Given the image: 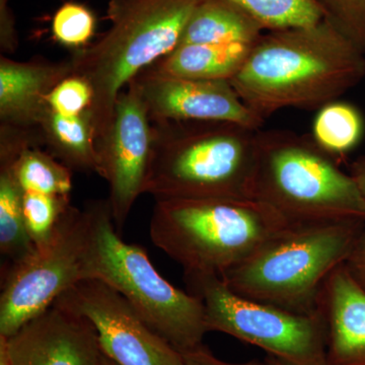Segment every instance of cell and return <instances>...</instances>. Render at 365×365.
I'll return each instance as SVG.
<instances>
[{
  "label": "cell",
  "mask_w": 365,
  "mask_h": 365,
  "mask_svg": "<svg viewBox=\"0 0 365 365\" xmlns=\"http://www.w3.org/2000/svg\"><path fill=\"white\" fill-rule=\"evenodd\" d=\"M244 9L265 31L309 26L323 20L314 0H227Z\"/></svg>",
  "instance_id": "obj_22"
},
{
  "label": "cell",
  "mask_w": 365,
  "mask_h": 365,
  "mask_svg": "<svg viewBox=\"0 0 365 365\" xmlns=\"http://www.w3.org/2000/svg\"><path fill=\"white\" fill-rule=\"evenodd\" d=\"M73 74L71 59L16 61L0 57V127L40 133L48 97Z\"/></svg>",
  "instance_id": "obj_14"
},
{
  "label": "cell",
  "mask_w": 365,
  "mask_h": 365,
  "mask_svg": "<svg viewBox=\"0 0 365 365\" xmlns=\"http://www.w3.org/2000/svg\"><path fill=\"white\" fill-rule=\"evenodd\" d=\"M55 302L91 322L103 354L117 365H185L182 352L103 281H79Z\"/></svg>",
  "instance_id": "obj_10"
},
{
  "label": "cell",
  "mask_w": 365,
  "mask_h": 365,
  "mask_svg": "<svg viewBox=\"0 0 365 365\" xmlns=\"http://www.w3.org/2000/svg\"><path fill=\"white\" fill-rule=\"evenodd\" d=\"M185 365H261L260 361H249L245 364H232L223 361L212 354L205 346L200 345L189 351L182 353Z\"/></svg>",
  "instance_id": "obj_29"
},
{
  "label": "cell",
  "mask_w": 365,
  "mask_h": 365,
  "mask_svg": "<svg viewBox=\"0 0 365 365\" xmlns=\"http://www.w3.org/2000/svg\"><path fill=\"white\" fill-rule=\"evenodd\" d=\"M132 81L151 121H225L255 130L265 123L242 102L230 81L170 78L148 69Z\"/></svg>",
  "instance_id": "obj_12"
},
{
  "label": "cell",
  "mask_w": 365,
  "mask_h": 365,
  "mask_svg": "<svg viewBox=\"0 0 365 365\" xmlns=\"http://www.w3.org/2000/svg\"><path fill=\"white\" fill-rule=\"evenodd\" d=\"M364 131V117L359 110L354 105L337 100L319 109L312 136L338 160L359 145Z\"/></svg>",
  "instance_id": "obj_20"
},
{
  "label": "cell",
  "mask_w": 365,
  "mask_h": 365,
  "mask_svg": "<svg viewBox=\"0 0 365 365\" xmlns=\"http://www.w3.org/2000/svg\"><path fill=\"white\" fill-rule=\"evenodd\" d=\"M0 365H11L9 338L2 335H0Z\"/></svg>",
  "instance_id": "obj_31"
},
{
  "label": "cell",
  "mask_w": 365,
  "mask_h": 365,
  "mask_svg": "<svg viewBox=\"0 0 365 365\" xmlns=\"http://www.w3.org/2000/svg\"><path fill=\"white\" fill-rule=\"evenodd\" d=\"M97 150L98 175L109 186L108 201L119 232L144 194L153 153V125L135 81L118 96L111 124Z\"/></svg>",
  "instance_id": "obj_11"
},
{
  "label": "cell",
  "mask_w": 365,
  "mask_h": 365,
  "mask_svg": "<svg viewBox=\"0 0 365 365\" xmlns=\"http://www.w3.org/2000/svg\"><path fill=\"white\" fill-rule=\"evenodd\" d=\"M93 98L88 81L81 76H72L62 81L48 97L50 110L63 116H76L86 111Z\"/></svg>",
  "instance_id": "obj_26"
},
{
  "label": "cell",
  "mask_w": 365,
  "mask_h": 365,
  "mask_svg": "<svg viewBox=\"0 0 365 365\" xmlns=\"http://www.w3.org/2000/svg\"><path fill=\"white\" fill-rule=\"evenodd\" d=\"M86 206L91 225L88 279L103 281L123 295L141 318L180 352L202 345L207 329L201 300L165 280L145 250L121 239L108 199Z\"/></svg>",
  "instance_id": "obj_7"
},
{
  "label": "cell",
  "mask_w": 365,
  "mask_h": 365,
  "mask_svg": "<svg viewBox=\"0 0 365 365\" xmlns=\"http://www.w3.org/2000/svg\"><path fill=\"white\" fill-rule=\"evenodd\" d=\"M353 279L365 290V230L355 242L354 248L344 263Z\"/></svg>",
  "instance_id": "obj_28"
},
{
  "label": "cell",
  "mask_w": 365,
  "mask_h": 365,
  "mask_svg": "<svg viewBox=\"0 0 365 365\" xmlns=\"http://www.w3.org/2000/svg\"><path fill=\"white\" fill-rule=\"evenodd\" d=\"M261 365H288L287 364H284V362L280 361V360L274 359V357L270 356V355H268L267 357H266L265 359L262 360L260 361Z\"/></svg>",
  "instance_id": "obj_32"
},
{
  "label": "cell",
  "mask_w": 365,
  "mask_h": 365,
  "mask_svg": "<svg viewBox=\"0 0 365 365\" xmlns=\"http://www.w3.org/2000/svg\"><path fill=\"white\" fill-rule=\"evenodd\" d=\"M25 191L11 167L0 165V253L6 264L2 274L25 262L36 252L24 216Z\"/></svg>",
  "instance_id": "obj_19"
},
{
  "label": "cell",
  "mask_w": 365,
  "mask_h": 365,
  "mask_svg": "<svg viewBox=\"0 0 365 365\" xmlns=\"http://www.w3.org/2000/svg\"><path fill=\"white\" fill-rule=\"evenodd\" d=\"M266 32L253 16L227 0H199L180 45L253 44Z\"/></svg>",
  "instance_id": "obj_17"
},
{
  "label": "cell",
  "mask_w": 365,
  "mask_h": 365,
  "mask_svg": "<svg viewBox=\"0 0 365 365\" xmlns=\"http://www.w3.org/2000/svg\"><path fill=\"white\" fill-rule=\"evenodd\" d=\"M199 0H111V26L96 42L72 53L74 76L88 81V112L96 145L111 124L118 96L140 72L180 44Z\"/></svg>",
  "instance_id": "obj_3"
},
{
  "label": "cell",
  "mask_w": 365,
  "mask_h": 365,
  "mask_svg": "<svg viewBox=\"0 0 365 365\" xmlns=\"http://www.w3.org/2000/svg\"><path fill=\"white\" fill-rule=\"evenodd\" d=\"M9 338L11 365H102L96 329L54 302Z\"/></svg>",
  "instance_id": "obj_13"
},
{
  "label": "cell",
  "mask_w": 365,
  "mask_h": 365,
  "mask_svg": "<svg viewBox=\"0 0 365 365\" xmlns=\"http://www.w3.org/2000/svg\"><path fill=\"white\" fill-rule=\"evenodd\" d=\"M39 132L42 148L72 172L98 174L95 130L88 110L76 116H63L49 108Z\"/></svg>",
  "instance_id": "obj_18"
},
{
  "label": "cell",
  "mask_w": 365,
  "mask_h": 365,
  "mask_svg": "<svg viewBox=\"0 0 365 365\" xmlns=\"http://www.w3.org/2000/svg\"><path fill=\"white\" fill-rule=\"evenodd\" d=\"M9 0H0V48L4 53H14L18 49L16 20Z\"/></svg>",
  "instance_id": "obj_27"
},
{
  "label": "cell",
  "mask_w": 365,
  "mask_h": 365,
  "mask_svg": "<svg viewBox=\"0 0 365 365\" xmlns=\"http://www.w3.org/2000/svg\"><path fill=\"white\" fill-rule=\"evenodd\" d=\"M102 365H117V364H115L114 361H112L111 359H108V357L105 356V355H104V357H103V364H102Z\"/></svg>",
  "instance_id": "obj_33"
},
{
  "label": "cell",
  "mask_w": 365,
  "mask_h": 365,
  "mask_svg": "<svg viewBox=\"0 0 365 365\" xmlns=\"http://www.w3.org/2000/svg\"><path fill=\"white\" fill-rule=\"evenodd\" d=\"M96 26L95 14L88 6L78 2H66L53 16V37L60 44L76 51L88 45L95 35Z\"/></svg>",
  "instance_id": "obj_24"
},
{
  "label": "cell",
  "mask_w": 365,
  "mask_h": 365,
  "mask_svg": "<svg viewBox=\"0 0 365 365\" xmlns=\"http://www.w3.org/2000/svg\"><path fill=\"white\" fill-rule=\"evenodd\" d=\"M252 45H180L146 69L170 78L230 81L248 58Z\"/></svg>",
  "instance_id": "obj_16"
},
{
  "label": "cell",
  "mask_w": 365,
  "mask_h": 365,
  "mask_svg": "<svg viewBox=\"0 0 365 365\" xmlns=\"http://www.w3.org/2000/svg\"><path fill=\"white\" fill-rule=\"evenodd\" d=\"M254 199L288 223L365 222V201L351 175L313 136L294 131H258Z\"/></svg>",
  "instance_id": "obj_6"
},
{
  "label": "cell",
  "mask_w": 365,
  "mask_h": 365,
  "mask_svg": "<svg viewBox=\"0 0 365 365\" xmlns=\"http://www.w3.org/2000/svg\"><path fill=\"white\" fill-rule=\"evenodd\" d=\"M91 242L88 208L71 205L51 241L2 274L0 335L11 337L69 288L88 279Z\"/></svg>",
  "instance_id": "obj_9"
},
{
  "label": "cell",
  "mask_w": 365,
  "mask_h": 365,
  "mask_svg": "<svg viewBox=\"0 0 365 365\" xmlns=\"http://www.w3.org/2000/svg\"><path fill=\"white\" fill-rule=\"evenodd\" d=\"M324 20L365 53V0H314Z\"/></svg>",
  "instance_id": "obj_25"
},
{
  "label": "cell",
  "mask_w": 365,
  "mask_h": 365,
  "mask_svg": "<svg viewBox=\"0 0 365 365\" xmlns=\"http://www.w3.org/2000/svg\"><path fill=\"white\" fill-rule=\"evenodd\" d=\"M144 194L155 201L254 199L258 131L225 121H151Z\"/></svg>",
  "instance_id": "obj_2"
},
{
  "label": "cell",
  "mask_w": 365,
  "mask_h": 365,
  "mask_svg": "<svg viewBox=\"0 0 365 365\" xmlns=\"http://www.w3.org/2000/svg\"><path fill=\"white\" fill-rule=\"evenodd\" d=\"M0 165L11 167L25 192L68 195L72 190V170L42 148H28L14 160Z\"/></svg>",
  "instance_id": "obj_21"
},
{
  "label": "cell",
  "mask_w": 365,
  "mask_h": 365,
  "mask_svg": "<svg viewBox=\"0 0 365 365\" xmlns=\"http://www.w3.org/2000/svg\"><path fill=\"white\" fill-rule=\"evenodd\" d=\"M287 225L255 199H180L157 201L150 232L155 246L185 273L220 276Z\"/></svg>",
  "instance_id": "obj_5"
},
{
  "label": "cell",
  "mask_w": 365,
  "mask_h": 365,
  "mask_svg": "<svg viewBox=\"0 0 365 365\" xmlns=\"http://www.w3.org/2000/svg\"><path fill=\"white\" fill-rule=\"evenodd\" d=\"M328 365H365V290L344 263L327 278L319 299Z\"/></svg>",
  "instance_id": "obj_15"
},
{
  "label": "cell",
  "mask_w": 365,
  "mask_h": 365,
  "mask_svg": "<svg viewBox=\"0 0 365 365\" xmlns=\"http://www.w3.org/2000/svg\"><path fill=\"white\" fill-rule=\"evenodd\" d=\"M365 78V53L329 21L266 31L230 81L264 120L283 109H321Z\"/></svg>",
  "instance_id": "obj_1"
},
{
  "label": "cell",
  "mask_w": 365,
  "mask_h": 365,
  "mask_svg": "<svg viewBox=\"0 0 365 365\" xmlns=\"http://www.w3.org/2000/svg\"><path fill=\"white\" fill-rule=\"evenodd\" d=\"M190 294L202 302L207 332L256 346L288 365H328L325 321L235 294L217 274L185 273Z\"/></svg>",
  "instance_id": "obj_8"
},
{
  "label": "cell",
  "mask_w": 365,
  "mask_h": 365,
  "mask_svg": "<svg viewBox=\"0 0 365 365\" xmlns=\"http://www.w3.org/2000/svg\"><path fill=\"white\" fill-rule=\"evenodd\" d=\"M364 225L361 220L288 223L220 278L247 299L318 313L324 283L347 260Z\"/></svg>",
  "instance_id": "obj_4"
},
{
  "label": "cell",
  "mask_w": 365,
  "mask_h": 365,
  "mask_svg": "<svg viewBox=\"0 0 365 365\" xmlns=\"http://www.w3.org/2000/svg\"><path fill=\"white\" fill-rule=\"evenodd\" d=\"M23 205L26 230L37 250L51 241L72 204L71 194L54 195L25 192Z\"/></svg>",
  "instance_id": "obj_23"
},
{
  "label": "cell",
  "mask_w": 365,
  "mask_h": 365,
  "mask_svg": "<svg viewBox=\"0 0 365 365\" xmlns=\"http://www.w3.org/2000/svg\"><path fill=\"white\" fill-rule=\"evenodd\" d=\"M349 174L351 175L353 180L356 182L360 193H361L365 201V157L356 158L350 165Z\"/></svg>",
  "instance_id": "obj_30"
}]
</instances>
